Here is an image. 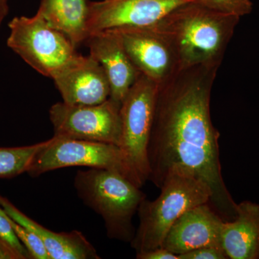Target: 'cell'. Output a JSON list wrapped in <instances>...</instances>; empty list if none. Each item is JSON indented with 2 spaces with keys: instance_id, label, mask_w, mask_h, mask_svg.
<instances>
[{
  "instance_id": "17",
  "label": "cell",
  "mask_w": 259,
  "mask_h": 259,
  "mask_svg": "<svg viewBox=\"0 0 259 259\" xmlns=\"http://www.w3.org/2000/svg\"><path fill=\"white\" fill-rule=\"evenodd\" d=\"M46 144L47 141L31 146L0 147V178H13L26 172L32 158Z\"/></svg>"
},
{
  "instance_id": "14",
  "label": "cell",
  "mask_w": 259,
  "mask_h": 259,
  "mask_svg": "<svg viewBox=\"0 0 259 259\" xmlns=\"http://www.w3.org/2000/svg\"><path fill=\"white\" fill-rule=\"evenodd\" d=\"M0 207L10 218L38 237L51 259H99L92 243L78 231L56 233L24 214L9 199L0 194Z\"/></svg>"
},
{
  "instance_id": "19",
  "label": "cell",
  "mask_w": 259,
  "mask_h": 259,
  "mask_svg": "<svg viewBox=\"0 0 259 259\" xmlns=\"http://www.w3.org/2000/svg\"><path fill=\"white\" fill-rule=\"evenodd\" d=\"M199 4L228 14L245 16L253 10V3L250 0H194Z\"/></svg>"
},
{
  "instance_id": "11",
  "label": "cell",
  "mask_w": 259,
  "mask_h": 259,
  "mask_svg": "<svg viewBox=\"0 0 259 259\" xmlns=\"http://www.w3.org/2000/svg\"><path fill=\"white\" fill-rule=\"evenodd\" d=\"M225 221L209 203L184 213L172 225L161 246L177 255L206 246L223 247Z\"/></svg>"
},
{
  "instance_id": "22",
  "label": "cell",
  "mask_w": 259,
  "mask_h": 259,
  "mask_svg": "<svg viewBox=\"0 0 259 259\" xmlns=\"http://www.w3.org/2000/svg\"><path fill=\"white\" fill-rule=\"evenodd\" d=\"M9 0H0V28L9 13Z\"/></svg>"
},
{
  "instance_id": "16",
  "label": "cell",
  "mask_w": 259,
  "mask_h": 259,
  "mask_svg": "<svg viewBox=\"0 0 259 259\" xmlns=\"http://www.w3.org/2000/svg\"><path fill=\"white\" fill-rule=\"evenodd\" d=\"M37 13L64 33L75 47L88 39V0H40Z\"/></svg>"
},
{
  "instance_id": "23",
  "label": "cell",
  "mask_w": 259,
  "mask_h": 259,
  "mask_svg": "<svg viewBox=\"0 0 259 259\" xmlns=\"http://www.w3.org/2000/svg\"><path fill=\"white\" fill-rule=\"evenodd\" d=\"M0 259H16V257L6 247L0 243Z\"/></svg>"
},
{
  "instance_id": "7",
  "label": "cell",
  "mask_w": 259,
  "mask_h": 259,
  "mask_svg": "<svg viewBox=\"0 0 259 259\" xmlns=\"http://www.w3.org/2000/svg\"><path fill=\"white\" fill-rule=\"evenodd\" d=\"M158 85L140 74L121 103L119 147L141 186L148 182L147 146L152 127Z\"/></svg>"
},
{
  "instance_id": "18",
  "label": "cell",
  "mask_w": 259,
  "mask_h": 259,
  "mask_svg": "<svg viewBox=\"0 0 259 259\" xmlns=\"http://www.w3.org/2000/svg\"><path fill=\"white\" fill-rule=\"evenodd\" d=\"M0 243L10 250L16 257V259L32 258L31 255L30 254L28 250L15 234L8 216L1 207H0Z\"/></svg>"
},
{
  "instance_id": "13",
  "label": "cell",
  "mask_w": 259,
  "mask_h": 259,
  "mask_svg": "<svg viewBox=\"0 0 259 259\" xmlns=\"http://www.w3.org/2000/svg\"><path fill=\"white\" fill-rule=\"evenodd\" d=\"M53 80L63 102L69 105H97L110 97L106 74L90 55H81Z\"/></svg>"
},
{
  "instance_id": "4",
  "label": "cell",
  "mask_w": 259,
  "mask_h": 259,
  "mask_svg": "<svg viewBox=\"0 0 259 259\" xmlns=\"http://www.w3.org/2000/svg\"><path fill=\"white\" fill-rule=\"evenodd\" d=\"M160 189L157 198L145 199L138 210L139 226L130 243L136 253L161 247L172 225L181 215L210 201L208 186L187 172L169 174Z\"/></svg>"
},
{
  "instance_id": "21",
  "label": "cell",
  "mask_w": 259,
  "mask_h": 259,
  "mask_svg": "<svg viewBox=\"0 0 259 259\" xmlns=\"http://www.w3.org/2000/svg\"><path fill=\"white\" fill-rule=\"evenodd\" d=\"M136 258L138 259H179L178 255L171 253L169 250L161 246L159 248L136 253Z\"/></svg>"
},
{
  "instance_id": "1",
  "label": "cell",
  "mask_w": 259,
  "mask_h": 259,
  "mask_svg": "<svg viewBox=\"0 0 259 259\" xmlns=\"http://www.w3.org/2000/svg\"><path fill=\"white\" fill-rule=\"evenodd\" d=\"M219 67L181 69L158 85L147 146L148 181L160 189L172 172L191 174L208 186L209 204L228 222L236 218L238 204L223 180L221 134L210 115L211 93Z\"/></svg>"
},
{
  "instance_id": "3",
  "label": "cell",
  "mask_w": 259,
  "mask_h": 259,
  "mask_svg": "<svg viewBox=\"0 0 259 259\" xmlns=\"http://www.w3.org/2000/svg\"><path fill=\"white\" fill-rule=\"evenodd\" d=\"M74 186L83 204L103 220L107 237L131 243L133 219L146 198L141 187L119 172L93 168L76 172Z\"/></svg>"
},
{
  "instance_id": "12",
  "label": "cell",
  "mask_w": 259,
  "mask_h": 259,
  "mask_svg": "<svg viewBox=\"0 0 259 259\" xmlns=\"http://www.w3.org/2000/svg\"><path fill=\"white\" fill-rule=\"evenodd\" d=\"M90 55L100 64L110 86V97L122 103L141 73L127 56L120 33L105 30L92 34L85 40Z\"/></svg>"
},
{
  "instance_id": "8",
  "label": "cell",
  "mask_w": 259,
  "mask_h": 259,
  "mask_svg": "<svg viewBox=\"0 0 259 259\" xmlns=\"http://www.w3.org/2000/svg\"><path fill=\"white\" fill-rule=\"evenodd\" d=\"M121 104L111 98L97 105H74L57 102L49 117L54 136L120 146Z\"/></svg>"
},
{
  "instance_id": "15",
  "label": "cell",
  "mask_w": 259,
  "mask_h": 259,
  "mask_svg": "<svg viewBox=\"0 0 259 259\" xmlns=\"http://www.w3.org/2000/svg\"><path fill=\"white\" fill-rule=\"evenodd\" d=\"M223 247L230 259H259V204H238L233 221L224 223Z\"/></svg>"
},
{
  "instance_id": "5",
  "label": "cell",
  "mask_w": 259,
  "mask_h": 259,
  "mask_svg": "<svg viewBox=\"0 0 259 259\" xmlns=\"http://www.w3.org/2000/svg\"><path fill=\"white\" fill-rule=\"evenodd\" d=\"M8 26V47L42 76L54 79L81 56L71 40L38 13L15 17Z\"/></svg>"
},
{
  "instance_id": "6",
  "label": "cell",
  "mask_w": 259,
  "mask_h": 259,
  "mask_svg": "<svg viewBox=\"0 0 259 259\" xmlns=\"http://www.w3.org/2000/svg\"><path fill=\"white\" fill-rule=\"evenodd\" d=\"M71 166L105 168L119 172L142 187L118 146L54 136L36 153L26 173L37 177L47 172Z\"/></svg>"
},
{
  "instance_id": "2",
  "label": "cell",
  "mask_w": 259,
  "mask_h": 259,
  "mask_svg": "<svg viewBox=\"0 0 259 259\" xmlns=\"http://www.w3.org/2000/svg\"><path fill=\"white\" fill-rule=\"evenodd\" d=\"M240 18L194 1L177 7L152 27L171 46L180 69L220 66Z\"/></svg>"
},
{
  "instance_id": "9",
  "label": "cell",
  "mask_w": 259,
  "mask_h": 259,
  "mask_svg": "<svg viewBox=\"0 0 259 259\" xmlns=\"http://www.w3.org/2000/svg\"><path fill=\"white\" fill-rule=\"evenodd\" d=\"M194 0L89 1L88 37L105 30L150 28L180 5Z\"/></svg>"
},
{
  "instance_id": "20",
  "label": "cell",
  "mask_w": 259,
  "mask_h": 259,
  "mask_svg": "<svg viewBox=\"0 0 259 259\" xmlns=\"http://www.w3.org/2000/svg\"><path fill=\"white\" fill-rule=\"evenodd\" d=\"M179 259H228L222 247L206 246L178 255Z\"/></svg>"
},
{
  "instance_id": "10",
  "label": "cell",
  "mask_w": 259,
  "mask_h": 259,
  "mask_svg": "<svg viewBox=\"0 0 259 259\" xmlns=\"http://www.w3.org/2000/svg\"><path fill=\"white\" fill-rule=\"evenodd\" d=\"M116 31L135 67L153 82L161 84L180 69L171 46L153 27Z\"/></svg>"
}]
</instances>
